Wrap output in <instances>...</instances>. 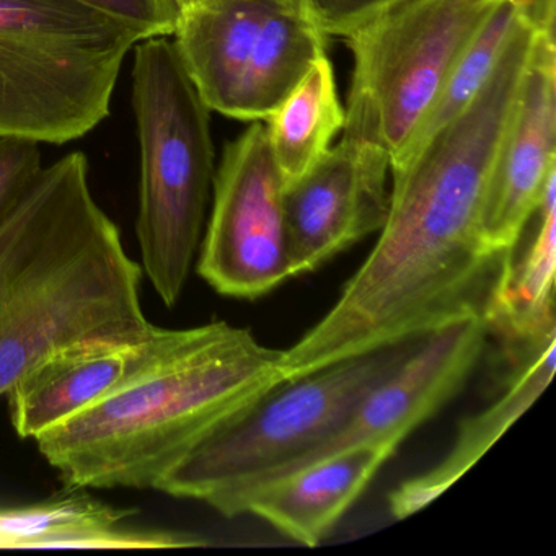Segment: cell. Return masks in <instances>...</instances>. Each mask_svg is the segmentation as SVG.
<instances>
[{"instance_id": "cell-1", "label": "cell", "mask_w": 556, "mask_h": 556, "mask_svg": "<svg viewBox=\"0 0 556 556\" xmlns=\"http://www.w3.org/2000/svg\"><path fill=\"white\" fill-rule=\"evenodd\" d=\"M539 27L532 11L473 102L390 167L379 240L330 312L285 350L286 380L483 318L504 255L481 232L484 194Z\"/></svg>"}, {"instance_id": "cell-2", "label": "cell", "mask_w": 556, "mask_h": 556, "mask_svg": "<svg viewBox=\"0 0 556 556\" xmlns=\"http://www.w3.org/2000/svg\"><path fill=\"white\" fill-rule=\"evenodd\" d=\"M142 276L93 198L86 155L43 167L0 227V396L71 344L148 338Z\"/></svg>"}, {"instance_id": "cell-3", "label": "cell", "mask_w": 556, "mask_h": 556, "mask_svg": "<svg viewBox=\"0 0 556 556\" xmlns=\"http://www.w3.org/2000/svg\"><path fill=\"white\" fill-rule=\"evenodd\" d=\"M282 354L227 321L172 330L141 372L34 441L67 486L155 490L201 439L285 382Z\"/></svg>"}, {"instance_id": "cell-4", "label": "cell", "mask_w": 556, "mask_h": 556, "mask_svg": "<svg viewBox=\"0 0 556 556\" xmlns=\"http://www.w3.org/2000/svg\"><path fill=\"white\" fill-rule=\"evenodd\" d=\"M132 109L141 149L136 220L141 269L172 308L200 252L216 162L211 110L167 37L136 45Z\"/></svg>"}, {"instance_id": "cell-5", "label": "cell", "mask_w": 556, "mask_h": 556, "mask_svg": "<svg viewBox=\"0 0 556 556\" xmlns=\"http://www.w3.org/2000/svg\"><path fill=\"white\" fill-rule=\"evenodd\" d=\"M141 37L77 0H0V138L64 144L110 115Z\"/></svg>"}, {"instance_id": "cell-6", "label": "cell", "mask_w": 556, "mask_h": 556, "mask_svg": "<svg viewBox=\"0 0 556 556\" xmlns=\"http://www.w3.org/2000/svg\"><path fill=\"white\" fill-rule=\"evenodd\" d=\"M421 340L380 348L285 380L201 439L155 490L201 501L220 513L243 491L278 477L324 444Z\"/></svg>"}, {"instance_id": "cell-7", "label": "cell", "mask_w": 556, "mask_h": 556, "mask_svg": "<svg viewBox=\"0 0 556 556\" xmlns=\"http://www.w3.org/2000/svg\"><path fill=\"white\" fill-rule=\"evenodd\" d=\"M497 0H405L344 38L354 58L343 136L405 151Z\"/></svg>"}, {"instance_id": "cell-8", "label": "cell", "mask_w": 556, "mask_h": 556, "mask_svg": "<svg viewBox=\"0 0 556 556\" xmlns=\"http://www.w3.org/2000/svg\"><path fill=\"white\" fill-rule=\"evenodd\" d=\"M197 268L214 291L236 299L262 298L294 278L285 181L263 122H252L224 151Z\"/></svg>"}, {"instance_id": "cell-9", "label": "cell", "mask_w": 556, "mask_h": 556, "mask_svg": "<svg viewBox=\"0 0 556 556\" xmlns=\"http://www.w3.org/2000/svg\"><path fill=\"white\" fill-rule=\"evenodd\" d=\"M488 334L483 318L478 317L422 338L408 359L367 392L324 444L275 478L346 448L374 445L396 452L415 429L460 392L483 354Z\"/></svg>"}, {"instance_id": "cell-10", "label": "cell", "mask_w": 556, "mask_h": 556, "mask_svg": "<svg viewBox=\"0 0 556 556\" xmlns=\"http://www.w3.org/2000/svg\"><path fill=\"white\" fill-rule=\"evenodd\" d=\"M389 172L390 155L380 146L343 136L307 174L285 187L294 278L382 229Z\"/></svg>"}, {"instance_id": "cell-11", "label": "cell", "mask_w": 556, "mask_h": 556, "mask_svg": "<svg viewBox=\"0 0 556 556\" xmlns=\"http://www.w3.org/2000/svg\"><path fill=\"white\" fill-rule=\"evenodd\" d=\"M555 149V21L543 18L484 194L481 232L494 252L514 247L556 180Z\"/></svg>"}, {"instance_id": "cell-12", "label": "cell", "mask_w": 556, "mask_h": 556, "mask_svg": "<svg viewBox=\"0 0 556 556\" xmlns=\"http://www.w3.org/2000/svg\"><path fill=\"white\" fill-rule=\"evenodd\" d=\"M170 331L155 327L148 338L136 341H80L50 354L5 393L15 431L21 438L35 439L96 405L148 367Z\"/></svg>"}, {"instance_id": "cell-13", "label": "cell", "mask_w": 556, "mask_h": 556, "mask_svg": "<svg viewBox=\"0 0 556 556\" xmlns=\"http://www.w3.org/2000/svg\"><path fill=\"white\" fill-rule=\"evenodd\" d=\"M395 452L346 448L250 488L226 504V517L252 514L299 545H320Z\"/></svg>"}, {"instance_id": "cell-14", "label": "cell", "mask_w": 556, "mask_h": 556, "mask_svg": "<svg viewBox=\"0 0 556 556\" xmlns=\"http://www.w3.org/2000/svg\"><path fill=\"white\" fill-rule=\"evenodd\" d=\"M520 359L500 396L464 419L451 452L435 467L403 481L390 493V513L395 519L412 517L451 490L540 399L555 374L556 333L523 348Z\"/></svg>"}, {"instance_id": "cell-15", "label": "cell", "mask_w": 556, "mask_h": 556, "mask_svg": "<svg viewBox=\"0 0 556 556\" xmlns=\"http://www.w3.org/2000/svg\"><path fill=\"white\" fill-rule=\"evenodd\" d=\"M519 240L506 250L483 311L488 333L517 348L532 346L556 333V180L543 194Z\"/></svg>"}, {"instance_id": "cell-16", "label": "cell", "mask_w": 556, "mask_h": 556, "mask_svg": "<svg viewBox=\"0 0 556 556\" xmlns=\"http://www.w3.org/2000/svg\"><path fill=\"white\" fill-rule=\"evenodd\" d=\"M276 0H204L185 12L175 48L207 109L230 116L260 30Z\"/></svg>"}, {"instance_id": "cell-17", "label": "cell", "mask_w": 556, "mask_h": 556, "mask_svg": "<svg viewBox=\"0 0 556 556\" xmlns=\"http://www.w3.org/2000/svg\"><path fill=\"white\" fill-rule=\"evenodd\" d=\"M304 0H276L263 22L229 118L265 122L327 54Z\"/></svg>"}, {"instance_id": "cell-18", "label": "cell", "mask_w": 556, "mask_h": 556, "mask_svg": "<svg viewBox=\"0 0 556 556\" xmlns=\"http://www.w3.org/2000/svg\"><path fill=\"white\" fill-rule=\"evenodd\" d=\"M263 123L269 151L288 187L307 174L343 131L344 109L327 54Z\"/></svg>"}, {"instance_id": "cell-19", "label": "cell", "mask_w": 556, "mask_h": 556, "mask_svg": "<svg viewBox=\"0 0 556 556\" xmlns=\"http://www.w3.org/2000/svg\"><path fill=\"white\" fill-rule=\"evenodd\" d=\"M533 0H497L448 71L431 109L405 151L390 164H402L442 126L460 115L486 86L517 28L532 14Z\"/></svg>"}, {"instance_id": "cell-20", "label": "cell", "mask_w": 556, "mask_h": 556, "mask_svg": "<svg viewBox=\"0 0 556 556\" xmlns=\"http://www.w3.org/2000/svg\"><path fill=\"white\" fill-rule=\"evenodd\" d=\"M116 507L87 494L0 507V548H77L87 536L119 519Z\"/></svg>"}, {"instance_id": "cell-21", "label": "cell", "mask_w": 556, "mask_h": 556, "mask_svg": "<svg viewBox=\"0 0 556 556\" xmlns=\"http://www.w3.org/2000/svg\"><path fill=\"white\" fill-rule=\"evenodd\" d=\"M43 170L40 144L0 138V227Z\"/></svg>"}, {"instance_id": "cell-22", "label": "cell", "mask_w": 556, "mask_h": 556, "mask_svg": "<svg viewBox=\"0 0 556 556\" xmlns=\"http://www.w3.org/2000/svg\"><path fill=\"white\" fill-rule=\"evenodd\" d=\"M125 22L141 40L170 37L178 24V11L172 0H77Z\"/></svg>"}, {"instance_id": "cell-23", "label": "cell", "mask_w": 556, "mask_h": 556, "mask_svg": "<svg viewBox=\"0 0 556 556\" xmlns=\"http://www.w3.org/2000/svg\"><path fill=\"white\" fill-rule=\"evenodd\" d=\"M325 37L348 38L405 0H304Z\"/></svg>"}, {"instance_id": "cell-24", "label": "cell", "mask_w": 556, "mask_h": 556, "mask_svg": "<svg viewBox=\"0 0 556 556\" xmlns=\"http://www.w3.org/2000/svg\"><path fill=\"white\" fill-rule=\"evenodd\" d=\"M172 2H174L175 8H177L178 18H180L181 14L197 8V5H200L204 0H172Z\"/></svg>"}]
</instances>
